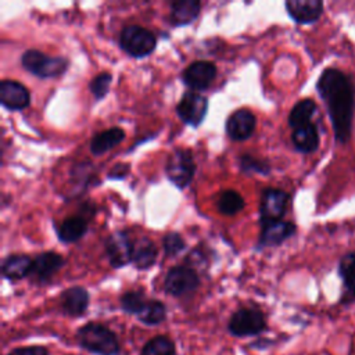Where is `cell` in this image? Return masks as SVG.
Wrapping results in <instances>:
<instances>
[{
  "label": "cell",
  "mask_w": 355,
  "mask_h": 355,
  "mask_svg": "<svg viewBox=\"0 0 355 355\" xmlns=\"http://www.w3.org/2000/svg\"><path fill=\"white\" fill-rule=\"evenodd\" d=\"M331 119L336 141L344 144L351 137L355 107V90L351 79L340 69H324L316 83Z\"/></svg>",
  "instance_id": "1"
},
{
  "label": "cell",
  "mask_w": 355,
  "mask_h": 355,
  "mask_svg": "<svg viewBox=\"0 0 355 355\" xmlns=\"http://www.w3.org/2000/svg\"><path fill=\"white\" fill-rule=\"evenodd\" d=\"M78 344L94 355H119L121 344L116 334L105 324L87 322L76 331Z\"/></svg>",
  "instance_id": "2"
},
{
  "label": "cell",
  "mask_w": 355,
  "mask_h": 355,
  "mask_svg": "<svg viewBox=\"0 0 355 355\" xmlns=\"http://www.w3.org/2000/svg\"><path fill=\"white\" fill-rule=\"evenodd\" d=\"M21 65L37 78H57L67 71L68 60L65 57H51L31 49L21 55Z\"/></svg>",
  "instance_id": "3"
},
{
  "label": "cell",
  "mask_w": 355,
  "mask_h": 355,
  "mask_svg": "<svg viewBox=\"0 0 355 355\" xmlns=\"http://www.w3.org/2000/svg\"><path fill=\"white\" fill-rule=\"evenodd\" d=\"M227 330L234 337H252L266 330L263 312L257 306L239 308L227 322Z\"/></svg>",
  "instance_id": "4"
},
{
  "label": "cell",
  "mask_w": 355,
  "mask_h": 355,
  "mask_svg": "<svg viewBox=\"0 0 355 355\" xmlns=\"http://www.w3.org/2000/svg\"><path fill=\"white\" fill-rule=\"evenodd\" d=\"M121 49L132 57H146L155 49L157 39L154 33L140 25H128L119 35Z\"/></svg>",
  "instance_id": "5"
},
{
  "label": "cell",
  "mask_w": 355,
  "mask_h": 355,
  "mask_svg": "<svg viewBox=\"0 0 355 355\" xmlns=\"http://www.w3.org/2000/svg\"><path fill=\"white\" fill-rule=\"evenodd\" d=\"M194 171H196V164L190 150L176 148L168 157V161L165 165V173L168 179L179 189H184L187 184H190Z\"/></svg>",
  "instance_id": "6"
},
{
  "label": "cell",
  "mask_w": 355,
  "mask_h": 355,
  "mask_svg": "<svg viewBox=\"0 0 355 355\" xmlns=\"http://www.w3.org/2000/svg\"><path fill=\"white\" fill-rule=\"evenodd\" d=\"M200 286L198 273L186 265L171 268L165 276V291L173 297H183L194 293Z\"/></svg>",
  "instance_id": "7"
},
{
  "label": "cell",
  "mask_w": 355,
  "mask_h": 355,
  "mask_svg": "<svg viewBox=\"0 0 355 355\" xmlns=\"http://www.w3.org/2000/svg\"><path fill=\"white\" fill-rule=\"evenodd\" d=\"M288 194L279 189H266L261 198L259 220L261 225L277 222L286 214L288 204Z\"/></svg>",
  "instance_id": "8"
},
{
  "label": "cell",
  "mask_w": 355,
  "mask_h": 355,
  "mask_svg": "<svg viewBox=\"0 0 355 355\" xmlns=\"http://www.w3.org/2000/svg\"><path fill=\"white\" fill-rule=\"evenodd\" d=\"M208 101L204 96L196 92H187L180 98L176 105V112L179 118L191 126H198L207 115Z\"/></svg>",
  "instance_id": "9"
},
{
  "label": "cell",
  "mask_w": 355,
  "mask_h": 355,
  "mask_svg": "<svg viewBox=\"0 0 355 355\" xmlns=\"http://www.w3.org/2000/svg\"><path fill=\"white\" fill-rule=\"evenodd\" d=\"M135 244L126 232H115L105 241V251L112 268H121L132 262Z\"/></svg>",
  "instance_id": "10"
},
{
  "label": "cell",
  "mask_w": 355,
  "mask_h": 355,
  "mask_svg": "<svg viewBox=\"0 0 355 355\" xmlns=\"http://www.w3.org/2000/svg\"><path fill=\"white\" fill-rule=\"evenodd\" d=\"M216 76V67L211 61H194L183 71V82L194 90H205Z\"/></svg>",
  "instance_id": "11"
},
{
  "label": "cell",
  "mask_w": 355,
  "mask_h": 355,
  "mask_svg": "<svg viewBox=\"0 0 355 355\" xmlns=\"http://www.w3.org/2000/svg\"><path fill=\"white\" fill-rule=\"evenodd\" d=\"M255 115L248 108H239L226 121L225 129L227 136L234 141L248 139L255 129Z\"/></svg>",
  "instance_id": "12"
},
{
  "label": "cell",
  "mask_w": 355,
  "mask_h": 355,
  "mask_svg": "<svg viewBox=\"0 0 355 355\" xmlns=\"http://www.w3.org/2000/svg\"><path fill=\"white\" fill-rule=\"evenodd\" d=\"M0 101L7 110L18 111L29 105L31 96L22 83L11 79H3L0 82Z\"/></svg>",
  "instance_id": "13"
},
{
  "label": "cell",
  "mask_w": 355,
  "mask_h": 355,
  "mask_svg": "<svg viewBox=\"0 0 355 355\" xmlns=\"http://www.w3.org/2000/svg\"><path fill=\"white\" fill-rule=\"evenodd\" d=\"M284 6L288 15L297 24L315 22L323 12V3L320 0H290Z\"/></svg>",
  "instance_id": "14"
},
{
  "label": "cell",
  "mask_w": 355,
  "mask_h": 355,
  "mask_svg": "<svg viewBox=\"0 0 355 355\" xmlns=\"http://www.w3.org/2000/svg\"><path fill=\"white\" fill-rule=\"evenodd\" d=\"M64 263L65 261L60 254L53 251H46L33 258L31 275L40 283L49 282L51 276L64 266Z\"/></svg>",
  "instance_id": "15"
},
{
  "label": "cell",
  "mask_w": 355,
  "mask_h": 355,
  "mask_svg": "<svg viewBox=\"0 0 355 355\" xmlns=\"http://www.w3.org/2000/svg\"><path fill=\"white\" fill-rule=\"evenodd\" d=\"M89 293L80 286H72L60 295V304L68 316H82L89 306Z\"/></svg>",
  "instance_id": "16"
},
{
  "label": "cell",
  "mask_w": 355,
  "mask_h": 355,
  "mask_svg": "<svg viewBox=\"0 0 355 355\" xmlns=\"http://www.w3.org/2000/svg\"><path fill=\"white\" fill-rule=\"evenodd\" d=\"M295 232V225L291 222H272L262 226L259 236V247H273L282 244L284 240L291 237Z\"/></svg>",
  "instance_id": "17"
},
{
  "label": "cell",
  "mask_w": 355,
  "mask_h": 355,
  "mask_svg": "<svg viewBox=\"0 0 355 355\" xmlns=\"http://www.w3.org/2000/svg\"><path fill=\"white\" fill-rule=\"evenodd\" d=\"M33 259L24 254H12L1 263V275L10 280H19L31 275Z\"/></svg>",
  "instance_id": "18"
},
{
  "label": "cell",
  "mask_w": 355,
  "mask_h": 355,
  "mask_svg": "<svg viewBox=\"0 0 355 355\" xmlns=\"http://www.w3.org/2000/svg\"><path fill=\"white\" fill-rule=\"evenodd\" d=\"M201 10L198 0H179L171 6V22L175 26H182L193 22Z\"/></svg>",
  "instance_id": "19"
},
{
  "label": "cell",
  "mask_w": 355,
  "mask_h": 355,
  "mask_svg": "<svg viewBox=\"0 0 355 355\" xmlns=\"http://www.w3.org/2000/svg\"><path fill=\"white\" fill-rule=\"evenodd\" d=\"M291 140H293L294 147L298 151H301L304 154L313 153L319 146L318 128L312 122H309L306 125H302V126H298L293 130Z\"/></svg>",
  "instance_id": "20"
},
{
  "label": "cell",
  "mask_w": 355,
  "mask_h": 355,
  "mask_svg": "<svg viewBox=\"0 0 355 355\" xmlns=\"http://www.w3.org/2000/svg\"><path fill=\"white\" fill-rule=\"evenodd\" d=\"M125 139L123 129L114 126L110 129H105L103 132L96 133L90 140V151L94 155H101L107 153L108 150L114 148L116 144H119Z\"/></svg>",
  "instance_id": "21"
},
{
  "label": "cell",
  "mask_w": 355,
  "mask_h": 355,
  "mask_svg": "<svg viewBox=\"0 0 355 355\" xmlns=\"http://www.w3.org/2000/svg\"><path fill=\"white\" fill-rule=\"evenodd\" d=\"M340 276L344 283V294L343 302H352L355 300V251L347 252L338 265Z\"/></svg>",
  "instance_id": "22"
},
{
  "label": "cell",
  "mask_w": 355,
  "mask_h": 355,
  "mask_svg": "<svg viewBox=\"0 0 355 355\" xmlns=\"http://www.w3.org/2000/svg\"><path fill=\"white\" fill-rule=\"evenodd\" d=\"M87 230V222L82 216H69L57 226V236L62 243L78 241Z\"/></svg>",
  "instance_id": "23"
},
{
  "label": "cell",
  "mask_w": 355,
  "mask_h": 355,
  "mask_svg": "<svg viewBox=\"0 0 355 355\" xmlns=\"http://www.w3.org/2000/svg\"><path fill=\"white\" fill-rule=\"evenodd\" d=\"M155 259H157V247L150 239L141 237L139 241H136L132 262L137 269L141 270V269L151 268Z\"/></svg>",
  "instance_id": "24"
},
{
  "label": "cell",
  "mask_w": 355,
  "mask_h": 355,
  "mask_svg": "<svg viewBox=\"0 0 355 355\" xmlns=\"http://www.w3.org/2000/svg\"><path fill=\"white\" fill-rule=\"evenodd\" d=\"M315 111H316V103L312 98L300 100L290 111L288 125L295 129L298 126L309 123Z\"/></svg>",
  "instance_id": "25"
},
{
  "label": "cell",
  "mask_w": 355,
  "mask_h": 355,
  "mask_svg": "<svg viewBox=\"0 0 355 355\" xmlns=\"http://www.w3.org/2000/svg\"><path fill=\"white\" fill-rule=\"evenodd\" d=\"M137 319L147 326L159 324L166 319V306L159 300H147Z\"/></svg>",
  "instance_id": "26"
},
{
  "label": "cell",
  "mask_w": 355,
  "mask_h": 355,
  "mask_svg": "<svg viewBox=\"0 0 355 355\" xmlns=\"http://www.w3.org/2000/svg\"><path fill=\"white\" fill-rule=\"evenodd\" d=\"M140 355H176V347L168 336L159 334L143 345Z\"/></svg>",
  "instance_id": "27"
},
{
  "label": "cell",
  "mask_w": 355,
  "mask_h": 355,
  "mask_svg": "<svg viewBox=\"0 0 355 355\" xmlns=\"http://www.w3.org/2000/svg\"><path fill=\"white\" fill-rule=\"evenodd\" d=\"M216 205H218V211L220 214L234 215L244 208V200L237 191L226 190L219 196Z\"/></svg>",
  "instance_id": "28"
},
{
  "label": "cell",
  "mask_w": 355,
  "mask_h": 355,
  "mask_svg": "<svg viewBox=\"0 0 355 355\" xmlns=\"http://www.w3.org/2000/svg\"><path fill=\"white\" fill-rule=\"evenodd\" d=\"M119 302L123 312L137 316L141 312L143 306L146 305L147 298L143 290H130L121 295Z\"/></svg>",
  "instance_id": "29"
},
{
  "label": "cell",
  "mask_w": 355,
  "mask_h": 355,
  "mask_svg": "<svg viewBox=\"0 0 355 355\" xmlns=\"http://www.w3.org/2000/svg\"><path fill=\"white\" fill-rule=\"evenodd\" d=\"M111 80H112V76H111L108 72H101V73L96 75V76L90 80L89 89H90V92L93 93V96H94L97 100L103 98V97L108 93Z\"/></svg>",
  "instance_id": "30"
},
{
  "label": "cell",
  "mask_w": 355,
  "mask_h": 355,
  "mask_svg": "<svg viewBox=\"0 0 355 355\" xmlns=\"http://www.w3.org/2000/svg\"><path fill=\"white\" fill-rule=\"evenodd\" d=\"M162 247H164V251L166 255L169 257H173L176 254H179L184 247V240L183 237L176 233V232H171V233H166L162 239Z\"/></svg>",
  "instance_id": "31"
},
{
  "label": "cell",
  "mask_w": 355,
  "mask_h": 355,
  "mask_svg": "<svg viewBox=\"0 0 355 355\" xmlns=\"http://www.w3.org/2000/svg\"><path fill=\"white\" fill-rule=\"evenodd\" d=\"M240 166L243 171H254L257 173H268L269 172V166L266 162H262V161H258L255 158H252L251 155L245 154V155H241L240 158Z\"/></svg>",
  "instance_id": "32"
},
{
  "label": "cell",
  "mask_w": 355,
  "mask_h": 355,
  "mask_svg": "<svg viewBox=\"0 0 355 355\" xmlns=\"http://www.w3.org/2000/svg\"><path fill=\"white\" fill-rule=\"evenodd\" d=\"M7 355H49V349L43 345H25L11 349Z\"/></svg>",
  "instance_id": "33"
},
{
  "label": "cell",
  "mask_w": 355,
  "mask_h": 355,
  "mask_svg": "<svg viewBox=\"0 0 355 355\" xmlns=\"http://www.w3.org/2000/svg\"><path fill=\"white\" fill-rule=\"evenodd\" d=\"M128 171H129V166L128 165H121V164H118V165H115L114 168H112V171L108 173V176H110V179L112 178V179H121V178H123L126 173H128Z\"/></svg>",
  "instance_id": "34"
}]
</instances>
